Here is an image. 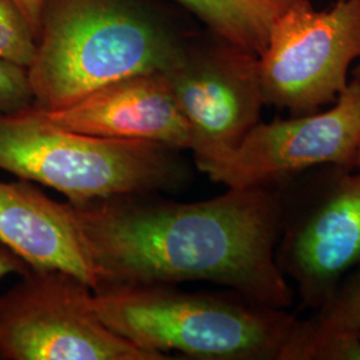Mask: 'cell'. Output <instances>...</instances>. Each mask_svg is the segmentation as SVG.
Instances as JSON below:
<instances>
[{
  "label": "cell",
  "instance_id": "6da1fadb",
  "mask_svg": "<svg viewBox=\"0 0 360 360\" xmlns=\"http://www.w3.org/2000/svg\"><path fill=\"white\" fill-rule=\"evenodd\" d=\"M155 195L65 203L98 290L211 282L272 309L294 304L295 290L275 260L282 227L279 188H229L193 203Z\"/></svg>",
  "mask_w": 360,
  "mask_h": 360
},
{
  "label": "cell",
  "instance_id": "7a4b0ae2",
  "mask_svg": "<svg viewBox=\"0 0 360 360\" xmlns=\"http://www.w3.org/2000/svg\"><path fill=\"white\" fill-rule=\"evenodd\" d=\"M181 46L136 0H43L27 68L34 107L60 110L119 79L165 72Z\"/></svg>",
  "mask_w": 360,
  "mask_h": 360
},
{
  "label": "cell",
  "instance_id": "3957f363",
  "mask_svg": "<svg viewBox=\"0 0 360 360\" xmlns=\"http://www.w3.org/2000/svg\"><path fill=\"white\" fill-rule=\"evenodd\" d=\"M91 306L114 333L139 347L199 360H279L296 318L231 294L186 292L172 284L111 285Z\"/></svg>",
  "mask_w": 360,
  "mask_h": 360
},
{
  "label": "cell",
  "instance_id": "277c9868",
  "mask_svg": "<svg viewBox=\"0 0 360 360\" xmlns=\"http://www.w3.org/2000/svg\"><path fill=\"white\" fill-rule=\"evenodd\" d=\"M0 168L63 193L71 205L175 191L193 174L180 150L62 129L34 105L0 114Z\"/></svg>",
  "mask_w": 360,
  "mask_h": 360
},
{
  "label": "cell",
  "instance_id": "5b68a950",
  "mask_svg": "<svg viewBox=\"0 0 360 360\" xmlns=\"http://www.w3.org/2000/svg\"><path fill=\"white\" fill-rule=\"evenodd\" d=\"M354 169L323 165L279 187L282 227L275 260L312 311L360 269V172Z\"/></svg>",
  "mask_w": 360,
  "mask_h": 360
},
{
  "label": "cell",
  "instance_id": "8992f818",
  "mask_svg": "<svg viewBox=\"0 0 360 360\" xmlns=\"http://www.w3.org/2000/svg\"><path fill=\"white\" fill-rule=\"evenodd\" d=\"M0 295V359L166 360L110 330L92 288L62 270L30 269Z\"/></svg>",
  "mask_w": 360,
  "mask_h": 360
},
{
  "label": "cell",
  "instance_id": "52a82bcc",
  "mask_svg": "<svg viewBox=\"0 0 360 360\" xmlns=\"http://www.w3.org/2000/svg\"><path fill=\"white\" fill-rule=\"evenodd\" d=\"M360 59V0L316 11L295 0L274 23L259 75L266 104L307 115L335 103Z\"/></svg>",
  "mask_w": 360,
  "mask_h": 360
},
{
  "label": "cell",
  "instance_id": "ba28073f",
  "mask_svg": "<svg viewBox=\"0 0 360 360\" xmlns=\"http://www.w3.org/2000/svg\"><path fill=\"white\" fill-rule=\"evenodd\" d=\"M163 74L190 127L196 168L230 154L260 122L266 102L251 52L218 38L183 41Z\"/></svg>",
  "mask_w": 360,
  "mask_h": 360
},
{
  "label": "cell",
  "instance_id": "9c48e42d",
  "mask_svg": "<svg viewBox=\"0 0 360 360\" xmlns=\"http://www.w3.org/2000/svg\"><path fill=\"white\" fill-rule=\"evenodd\" d=\"M359 146L360 79L354 77L330 110L260 120L230 154L198 169L227 188H279L309 168H356Z\"/></svg>",
  "mask_w": 360,
  "mask_h": 360
},
{
  "label": "cell",
  "instance_id": "30bf717a",
  "mask_svg": "<svg viewBox=\"0 0 360 360\" xmlns=\"http://www.w3.org/2000/svg\"><path fill=\"white\" fill-rule=\"evenodd\" d=\"M43 114L62 129L86 135L191 150L190 127L163 72L119 79L71 105Z\"/></svg>",
  "mask_w": 360,
  "mask_h": 360
},
{
  "label": "cell",
  "instance_id": "8fae6325",
  "mask_svg": "<svg viewBox=\"0 0 360 360\" xmlns=\"http://www.w3.org/2000/svg\"><path fill=\"white\" fill-rule=\"evenodd\" d=\"M0 243L30 269L65 271L98 290L96 272L67 205L26 181H0Z\"/></svg>",
  "mask_w": 360,
  "mask_h": 360
},
{
  "label": "cell",
  "instance_id": "7c38bea8",
  "mask_svg": "<svg viewBox=\"0 0 360 360\" xmlns=\"http://www.w3.org/2000/svg\"><path fill=\"white\" fill-rule=\"evenodd\" d=\"M215 37L257 56L271 28L295 0H175Z\"/></svg>",
  "mask_w": 360,
  "mask_h": 360
},
{
  "label": "cell",
  "instance_id": "4fadbf2b",
  "mask_svg": "<svg viewBox=\"0 0 360 360\" xmlns=\"http://www.w3.org/2000/svg\"><path fill=\"white\" fill-rule=\"evenodd\" d=\"M279 360H360V339L321 322L297 319Z\"/></svg>",
  "mask_w": 360,
  "mask_h": 360
},
{
  "label": "cell",
  "instance_id": "5bb4252c",
  "mask_svg": "<svg viewBox=\"0 0 360 360\" xmlns=\"http://www.w3.org/2000/svg\"><path fill=\"white\" fill-rule=\"evenodd\" d=\"M37 49L38 39L15 0H0V58L28 68Z\"/></svg>",
  "mask_w": 360,
  "mask_h": 360
},
{
  "label": "cell",
  "instance_id": "9a60e30c",
  "mask_svg": "<svg viewBox=\"0 0 360 360\" xmlns=\"http://www.w3.org/2000/svg\"><path fill=\"white\" fill-rule=\"evenodd\" d=\"M312 314L335 330L360 339V269L348 274Z\"/></svg>",
  "mask_w": 360,
  "mask_h": 360
},
{
  "label": "cell",
  "instance_id": "2e32d148",
  "mask_svg": "<svg viewBox=\"0 0 360 360\" xmlns=\"http://www.w3.org/2000/svg\"><path fill=\"white\" fill-rule=\"evenodd\" d=\"M34 105L28 71L0 58V114H13Z\"/></svg>",
  "mask_w": 360,
  "mask_h": 360
},
{
  "label": "cell",
  "instance_id": "e0dca14e",
  "mask_svg": "<svg viewBox=\"0 0 360 360\" xmlns=\"http://www.w3.org/2000/svg\"><path fill=\"white\" fill-rule=\"evenodd\" d=\"M28 270L30 267L20 257L13 254L10 248L0 243V279L11 274L23 275Z\"/></svg>",
  "mask_w": 360,
  "mask_h": 360
},
{
  "label": "cell",
  "instance_id": "ac0fdd59",
  "mask_svg": "<svg viewBox=\"0 0 360 360\" xmlns=\"http://www.w3.org/2000/svg\"><path fill=\"white\" fill-rule=\"evenodd\" d=\"M20 11L26 16L27 22L31 27L37 39L40 32V20H41V7L43 0H15Z\"/></svg>",
  "mask_w": 360,
  "mask_h": 360
},
{
  "label": "cell",
  "instance_id": "d6986e66",
  "mask_svg": "<svg viewBox=\"0 0 360 360\" xmlns=\"http://www.w3.org/2000/svg\"><path fill=\"white\" fill-rule=\"evenodd\" d=\"M355 167L360 169V146L359 150H358V154H356V162H355Z\"/></svg>",
  "mask_w": 360,
  "mask_h": 360
},
{
  "label": "cell",
  "instance_id": "ffe728a7",
  "mask_svg": "<svg viewBox=\"0 0 360 360\" xmlns=\"http://www.w3.org/2000/svg\"><path fill=\"white\" fill-rule=\"evenodd\" d=\"M354 77L360 79V65H358V67L354 70Z\"/></svg>",
  "mask_w": 360,
  "mask_h": 360
}]
</instances>
